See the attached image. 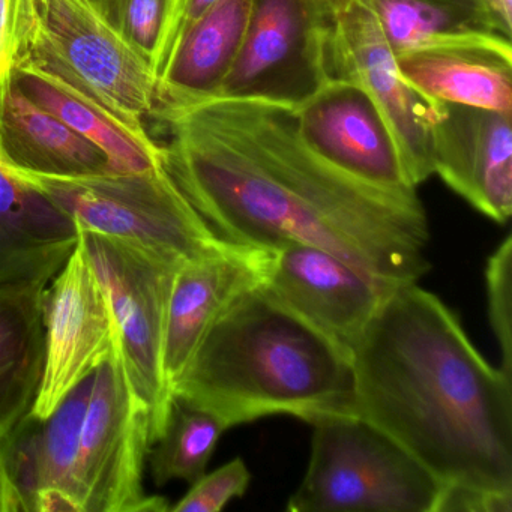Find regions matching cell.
I'll use <instances>...</instances> for the list:
<instances>
[{"instance_id": "1", "label": "cell", "mask_w": 512, "mask_h": 512, "mask_svg": "<svg viewBox=\"0 0 512 512\" xmlns=\"http://www.w3.org/2000/svg\"><path fill=\"white\" fill-rule=\"evenodd\" d=\"M149 118L169 134L167 175L227 241L314 245L392 283L430 271L418 193L380 190L326 163L302 140L292 107L214 98Z\"/></svg>"}, {"instance_id": "2", "label": "cell", "mask_w": 512, "mask_h": 512, "mask_svg": "<svg viewBox=\"0 0 512 512\" xmlns=\"http://www.w3.org/2000/svg\"><path fill=\"white\" fill-rule=\"evenodd\" d=\"M350 358L355 415L443 487L512 494V379L436 295L398 284Z\"/></svg>"}, {"instance_id": "3", "label": "cell", "mask_w": 512, "mask_h": 512, "mask_svg": "<svg viewBox=\"0 0 512 512\" xmlns=\"http://www.w3.org/2000/svg\"><path fill=\"white\" fill-rule=\"evenodd\" d=\"M265 284L241 296L209 329L173 385V398L217 416L227 428L272 415L313 424L353 413L349 350Z\"/></svg>"}, {"instance_id": "4", "label": "cell", "mask_w": 512, "mask_h": 512, "mask_svg": "<svg viewBox=\"0 0 512 512\" xmlns=\"http://www.w3.org/2000/svg\"><path fill=\"white\" fill-rule=\"evenodd\" d=\"M8 55L11 71L49 77L148 134L154 71L86 0H10Z\"/></svg>"}, {"instance_id": "5", "label": "cell", "mask_w": 512, "mask_h": 512, "mask_svg": "<svg viewBox=\"0 0 512 512\" xmlns=\"http://www.w3.org/2000/svg\"><path fill=\"white\" fill-rule=\"evenodd\" d=\"M307 473L290 512H436L443 485L382 430L353 413L313 424Z\"/></svg>"}, {"instance_id": "6", "label": "cell", "mask_w": 512, "mask_h": 512, "mask_svg": "<svg viewBox=\"0 0 512 512\" xmlns=\"http://www.w3.org/2000/svg\"><path fill=\"white\" fill-rule=\"evenodd\" d=\"M7 170L37 188L80 230L136 242L176 265L223 250L230 242L185 199L163 164L146 172L79 178Z\"/></svg>"}, {"instance_id": "7", "label": "cell", "mask_w": 512, "mask_h": 512, "mask_svg": "<svg viewBox=\"0 0 512 512\" xmlns=\"http://www.w3.org/2000/svg\"><path fill=\"white\" fill-rule=\"evenodd\" d=\"M80 239L109 301L128 380L148 407L154 446L175 403L164 370V346L173 281L181 265L136 242L86 230H80Z\"/></svg>"}, {"instance_id": "8", "label": "cell", "mask_w": 512, "mask_h": 512, "mask_svg": "<svg viewBox=\"0 0 512 512\" xmlns=\"http://www.w3.org/2000/svg\"><path fill=\"white\" fill-rule=\"evenodd\" d=\"M335 0H253L241 53L217 98L296 107L334 80Z\"/></svg>"}, {"instance_id": "9", "label": "cell", "mask_w": 512, "mask_h": 512, "mask_svg": "<svg viewBox=\"0 0 512 512\" xmlns=\"http://www.w3.org/2000/svg\"><path fill=\"white\" fill-rule=\"evenodd\" d=\"M149 410L128 380L119 349L95 371L77 454L82 512L169 511L166 497L143 485L151 451Z\"/></svg>"}, {"instance_id": "10", "label": "cell", "mask_w": 512, "mask_h": 512, "mask_svg": "<svg viewBox=\"0 0 512 512\" xmlns=\"http://www.w3.org/2000/svg\"><path fill=\"white\" fill-rule=\"evenodd\" d=\"M334 79L349 80L376 103L397 143L410 182L434 175L431 128L442 103L416 91L398 70L367 0H335Z\"/></svg>"}, {"instance_id": "11", "label": "cell", "mask_w": 512, "mask_h": 512, "mask_svg": "<svg viewBox=\"0 0 512 512\" xmlns=\"http://www.w3.org/2000/svg\"><path fill=\"white\" fill-rule=\"evenodd\" d=\"M43 325V376L29 412L40 421L118 350L115 319L82 239L46 287Z\"/></svg>"}, {"instance_id": "12", "label": "cell", "mask_w": 512, "mask_h": 512, "mask_svg": "<svg viewBox=\"0 0 512 512\" xmlns=\"http://www.w3.org/2000/svg\"><path fill=\"white\" fill-rule=\"evenodd\" d=\"M392 283L314 245L275 251L265 287L302 319L352 352L392 290Z\"/></svg>"}, {"instance_id": "13", "label": "cell", "mask_w": 512, "mask_h": 512, "mask_svg": "<svg viewBox=\"0 0 512 512\" xmlns=\"http://www.w3.org/2000/svg\"><path fill=\"white\" fill-rule=\"evenodd\" d=\"M293 110L302 140L335 169L380 190L416 191L385 118L355 83L331 80Z\"/></svg>"}, {"instance_id": "14", "label": "cell", "mask_w": 512, "mask_h": 512, "mask_svg": "<svg viewBox=\"0 0 512 512\" xmlns=\"http://www.w3.org/2000/svg\"><path fill=\"white\" fill-rule=\"evenodd\" d=\"M512 115L442 103L431 128L434 175L499 224L512 214Z\"/></svg>"}, {"instance_id": "15", "label": "cell", "mask_w": 512, "mask_h": 512, "mask_svg": "<svg viewBox=\"0 0 512 512\" xmlns=\"http://www.w3.org/2000/svg\"><path fill=\"white\" fill-rule=\"evenodd\" d=\"M274 259L275 251L230 241L223 250L179 266L170 296L164 346V370L170 389L227 308L268 281Z\"/></svg>"}, {"instance_id": "16", "label": "cell", "mask_w": 512, "mask_h": 512, "mask_svg": "<svg viewBox=\"0 0 512 512\" xmlns=\"http://www.w3.org/2000/svg\"><path fill=\"white\" fill-rule=\"evenodd\" d=\"M394 55L404 79L424 97L512 115V49L506 35H463Z\"/></svg>"}, {"instance_id": "17", "label": "cell", "mask_w": 512, "mask_h": 512, "mask_svg": "<svg viewBox=\"0 0 512 512\" xmlns=\"http://www.w3.org/2000/svg\"><path fill=\"white\" fill-rule=\"evenodd\" d=\"M79 239L65 212L0 164V284H49Z\"/></svg>"}, {"instance_id": "18", "label": "cell", "mask_w": 512, "mask_h": 512, "mask_svg": "<svg viewBox=\"0 0 512 512\" xmlns=\"http://www.w3.org/2000/svg\"><path fill=\"white\" fill-rule=\"evenodd\" d=\"M253 0H218L182 37L157 80L155 110L214 100L235 67Z\"/></svg>"}, {"instance_id": "19", "label": "cell", "mask_w": 512, "mask_h": 512, "mask_svg": "<svg viewBox=\"0 0 512 512\" xmlns=\"http://www.w3.org/2000/svg\"><path fill=\"white\" fill-rule=\"evenodd\" d=\"M94 376L77 385L49 418L40 421L28 413L0 440V451L25 512H32L41 490L65 491L76 497L77 454Z\"/></svg>"}, {"instance_id": "20", "label": "cell", "mask_w": 512, "mask_h": 512, "mask_svg": "<svg viewBox=\"0 0 512 512\" xmlns=\"http://www.w3.org/2000/svg\"><path fill=\"white\" fill-rule=\"evenodd\" d=\"M0 164L55 178L115 172L100 148L29 100L13 80L0 97Z\"/></svg>"}, {"instance_id": "21", "label": "cell", "mask_w": 512, "mask_h": 512, "mask_svg": "<svg viewBox=\"0 0 512 512\" xmlns=\"http://www.w3.org/2000/svg\"><path fill=\"white\" fill-rule=\"evenodd\" d=\"M47 284H0V440L31 412L44 365Z\"/></svg>"}, {"instance_id": "22", "label": "cell", "mask_w": 512, "mask_h": 512, "mask_svg": "<svg viewBox=\"0 0 512 512\" xmlns=\"http://www.w3.org/2000/svg\"><path fill=\"white\" fill-rule=\"evenodd\" d=\"M11 80L29 100L100 148L115 172H146L161 166V145L149 134L125 127L88 98L32 71L13 70Z\"/></svg>"}, {"instance_id": "23", "label": "cell", "mask_w": 512, "mask_h": 512, "mask_svg": "<svg viewBox=\"0 0 512 512\" xmlns=\"http://www.w3.org/2000/svg\"><path fill=\"white\" fill-rule=\"evenodd\" d=\"M367 2L394 53L470 34L497 32L511 38L485 0Z\"/></svg>"}, {"instance_id": "24", "label": "cell", "mask_w": 512, "mask_h": 512, "mask_svg": "<svg viewBox=\"0 0 512 512\" xmlns=\"http://www.w3.org/2000/svg\"><path fill=\"white\" fill-rule=\"evenodd\" d=\"M227 430L217 416L175 400L166 431L149 451L154 484L158 488L172 481L194 484L205 475L218 440Z\"/></svg>"}, {"instance_id": "25", "label": "cell", "mask_w": 512, "mask_h": 512, "mask_svg": "<svg viewBox=\"0 0 512 512\" xmlns=\"http://www.w3.org/2000/svg\"><path fill=\"white\" fill-rule=\"evenodd\" d=\"M172 14L173 0H107L104 20L155 74Z\"/></svg>"}, {"instance_id": "26", "label": "cell", "mask_w": 512, "mask_h": 512, "mask_svg": "<svg viewBox=\"0 0 512 512\" xmlns=\"http://www.w3.org/2000/svg\"><path fill=\"white\" fill-rule=\"evenodd\" d=\"M488 316L499 343L500 370L512 379V236L496 248L485 269Z\"/></svg>"}, {"instance_id": "27", "label": "cell", "mask_w": 512, "mask_h": 512, "mask_svg": "<svg viewBox=\"0 0 512 512\" xmlns=\"http://www.w3.org/2000/svg\"><path fill=\"white\" fill-rule=\"evenodd\" d=\"M251 475L241 457L233 458L212 473L191 484L190 490L170 506L173 512H220L235 497H242L250 485Z\"/></svg>"}, {"instance_id": "28", "label": "cell", "mask_w": 512, "mask_h": 512, "mask_svg": "<svg viewBox=\"0 0 512 512\" xmlns=\"http://www.w3.org/2000/svg\"><path fill=\"white\" fill-rule=\"evenodd\" d=\"M436 512H512V494L443 487Z\"/></svg>"}, {"instance_id": "29", "label": "cell", "mask_w": 512, "mask_h": 512, "mask_svg": "<svg viewBox=\"0 0 512 512\" xmlns=\"http://www.w3.org/2000/svg\"><path fill=\"white\" fill-rule=\"evenodd\" d=\"M218 0H173L172 22H170L169 32H167L166 41H164L163 52H161L160 62H158L157 73L155 76H161L164 67L169 62L170 56L175 52L176 46L182 40L188 29L206 13L211 10Z\"/></svg>"}, {"instance_id": "30", "label": "cell", "mask_w": 512, "mask_h": 512, "mask_svg": "<svg viewBox=\"0 0 512 512\" xmlns=\"http://www.w3.org/2000/svg\"><path fill=\"white\" fill-rule=\"evenodd\" d=\"M8 23L10 0H0V97L11 80V62L8 55Z\"/></svg>"}, {"instance_id": "31", "label": "cell", "mask_w": 512, "mask_h": 512, "mask_svg": "<svg viewBox=\"0 0 512 512\" xmlns=\"http://www.w3.org/2000/svg\"><path fill=\"white\" fill-rule=\"evenodd\" d=\"M0 512H25L22 497L14 482L11 481L2 451H0Z\"/></svg>"}, {"instance_id": "32", "label": "cell", "mask_w": 512, "mask_h": 512, "mask_svg": "<svg viewBox=\"0 0 512 512\" xmlns=\"http://www.w3.org/2000/svg\"><path fill=\"white\" fill-rule=\"evenodd\" d=\"M485 4L493 11L494 16L502 23L503 28L511 34L512 0H485Z\"/></svg>"}, {"instance_id": "33", "label": "cell", "mask_w": 512, "mask_h": 512, "mask_svg": "<svg viewBox=\"0 0 512 512\" xmlns=\"http://www.w3.org/2000/svg\"><path fill=\"white\" fill-rule=\"evenodd\" d=\"M98 14L104 19V11H106L107 0H86Z\"/></svg>"}]
</instances>
